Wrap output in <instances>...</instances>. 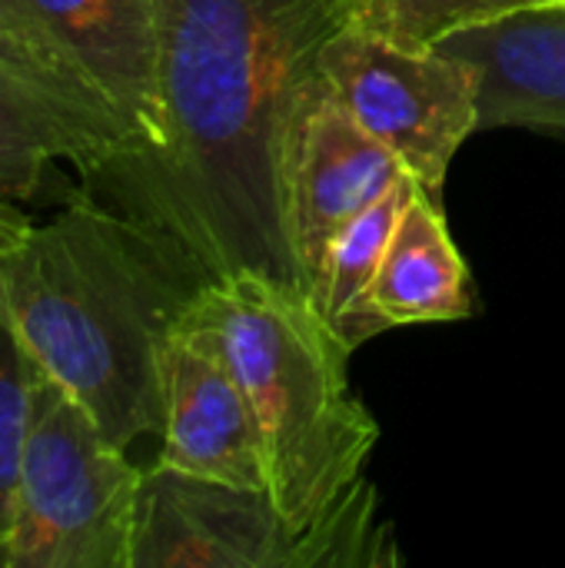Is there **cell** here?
<instances>
[{
    "label": "cell",
    "instance_id": "1",
    "mask_svg": "<svg viewBox=\"0 0 565 568\" xmlns=\"http://www.w3.org/2000/svg\"><path fill=\"white\" fill-rule=\"evenodd\" d=\"M343 0H163L147 126L77 186L170 243L203 283L260 270L296 286L276 143Z\"/></svg>",
    "mask_w": 565,
    "mask_h": 568
},
{
    "label": "cell",
    "instance_id": "2",
    "mask_svg": "<svg viewBox=\"0 0 565 568\" xmlns=\"http://www.w3.org/2000/svg\"><path fill=\"white\" fill-rule=\"evenodd\" d=\"M200 286L170 243L80 186L0 253V300L27 353L123 449L163 429V349Z\"/></svg>",
    "mask_w": 565,
    "mask_h": 568
},
{
    "label": "cell",
    "instance_id": "3",
    "mask_svg": "<svg viewBox=\"0 0 565 568\" xmlns=\"http://www.w3.org/2000/svg\"><path fill=\"white\" fill-rule=\"evenodd\" d=\"M196 329L243 386L266 446L270 499L310 532L360 479L380 423L350 389L353 349L310 293L260 270L210 280L190 300Z\"/></svg>",
    "mask_w": 565,
    "mask_h": 568
},
{
    "label": "cell",
    "instance_id": "4",
    "mask_svg": "<svg viewBox=\"0 0 565 568\" xmlns=\"http://www.w3.org/2000/svg\"><path fill=\"white\" fill-rule=\"evenodd\" d=\"M143 473L50 376H37L0 568H130Z\"/></svg>",
    "mask_w": 565,
    "mask_h": 568
},
{
    "label": "cell",
    "instance_id": "5",
    "mask_svg": "<svg viewBox=\"0 0 565 568\" xmlns=\"http://www.w3.org/2000/svg\"><path fill=\"white\" fill-rule=\"evenodd\" d=\"M316 67L353 120L436 200L456 150L480 130V70L443 47H403L353 23L323 40Z\"/></svg>",
    "mask_w": 565,
    "mask_h": 568
},
{
    "label": "cell",
    "instance_id": "6",
    "mask_svg": "<svg viewBox=\"0 0 565 568\" xmlns=\"http://www.w3.org/2000/svg\"><path fill=\"white\" fill-rule=\"evenodd\" d=\"M406 170L340 103L320 67L296 83L276 143V183L296 286L316 293L340 230Z\"/></svg>",
    "mask_w": 565,
    "mask_h": 568
},
{
    "label": "cell",
    "instance_id": "7",
    "mask_svg": "<svg viewBox=\"0 0 565 568\" xmlns=\"http://www.w3.org/2000/svg\"><path fill=\"white\" fill-rule=\"evenodd\" d=\"M130 136L117 110L43 37L0 13V200L33 203Z\"/></svg>",
    "mask_w": 565,
    "mask_h": 568
},
{
    "label": "cell",
    "instance_id": "8",
    "mask_svg": "<svg viewBox=\"0 0 565 568\" xmlns=\"http://www.w3.org/2000/svg\"><path fill=\"white\" fill-rule=\"evenodd\" d=\"M296 536L270 493L190 476L170 466L143 473L130 568H303Z\"/></svg>",
    "mask_w": 565,
    "mask_h": 568
},
{
    "label": "cell",
    "instance_id": "9",
    "mask_svg": "<svg viewBox=\"0 0 565 568\" xmlns=\"http://www.w3.org/2000/svg\"><path fill=\"white\" fill-rule=\"evenodd\" d=\"M160 466L270 493L266 446L256 413L223 356L190 326H176L163 349Z\"/></svg>",
    "mask_w": 565,
    "mask_h": 568
},
{
    "label": "cell",
    "instance_id": "10",
    "mask_svg": "<svg viewBox=\"0 0 565 568\" xmlns=\"http://www.w3.org/2000/svg\"><path fill=\"white\" fill-rule=\"evenodd\" d=\"M0 13L57 47L127 123L147 126L157 93L163 0H0Z\"/></svg>",
    "mask_w": 565,
    "mask_h": 568
},
{
    "label": "cell",
    "instance_id": "11",
    "mask_svg": "<svg viewBox=\"0 0 565 568\" xmlns=\"http://www.w3.org/2000/svg\"><path fill=\"white\" fill-rule=\"evenodd\" d=\"M440 47L480 70V130H565V3L519 10Z\"/></svg>",
    "mask_w": 565,
    "mask_h": 568
},
{
    "label": "cell",
    "instance_id": "12",
    "mask_svg": "<svg viewBox=\"0 0 565 568\" xmlns=\"http://www.w3.org/2000/svg\"><path fill=\"white\" fill-rule=\"evenodd\" d=\"M370 310L386 329L453 323L476 313L473 280L440 203L420 186L403 206L370 290Z\"/></svg>",
    "mask_w": 565,
    "mask_h": 568
},
{
    "label": "cell",
    "instance_id": "13",
    "mask_svg": "<svg viewBox=\"0 0 565 568\" xmlns=\"http://www.w3.org/2000/svg\"><path fill=\"white\" fill-rule=\"evenodd\" d=\"M416 190L420 183L406 173L393 190H386L376 203L356 213L330 246L313 303L353 353L373 336L386 333V326L370 310V290L390 246L393 226Z\"/></svg>",
    "mask_w": 565,
    "mask_h": 568
},
{
    "label": "cell",
    "instance_id": "14",
    "mask_svg": "<svg viewBox=\"0 0 565 568\" xmlns=\"http://www.w3.org/2000/svg\"><path fill=\"white\" fill-rule=\"evenodd\" d=\"M565 0H343L346 23L403 47H440L453 33Z\"/></svg>",
    "mask_w": 565,
    "mask_h": 568
},
{
    "label": "cell",
    "instance_id": "15",
    "mask_svg": "<svg viewBox=\"0 0 565 568\" xmlns=\"http://www.w3.org/2000/svg\"><path fill=\"white\" fill-rule=\"evenodd\" d=\"M37 376H40V366L27 353L0 300V536L13 513Z\"/></svg>",
    "mask_w": 565,
    "mask_h": 568
},
{
    "label": "cell",
    "instance_id": "16",
    "mask_svg": "<svg viewBox=\"0 0 565 568\" xmlns=\"http://www.w3.org/2000/svg\"><path fill=\"white\" fill-rule=\"evenodd\" d=\"M33 226V220L23 213V206L20 203H7V200H0V253H7L10 246H17L23 236H27V230Z\"/></svg>",
    "mask_w": 565,
    "mask_h": 568
}]
</instances>
